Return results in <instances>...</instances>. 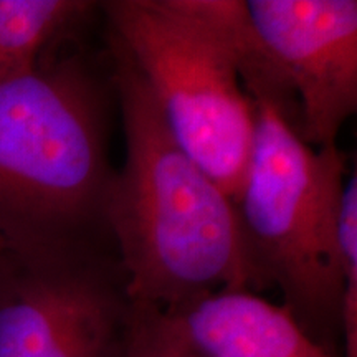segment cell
Returning <instances> with one entry per match:
<instances>
[{
    "label": "cell",
    "mask_w": 357,
    "mask_h": 357,
    "mask_svg": "<svg viewBox=\"0 0 357 357\" xmlns=\"http://www.w3.org/2000/svg\"><path fill=\"white\" fill-rule=\"evenodd\" d=\"M109 47L126 160L105 220L129 298L176 311L223 289L255 291L234 200L177 144L121 45L111 37Z\"/></svg>",
    "instance_id": "cell-1"
},
{
    "label": "cell",
    "mask_w": 357,
    "mask_h": 357,
    "mask_svg": "<svg viewBox=\"0 0 357 357\" xmlns=\"http://www.w3.org/2000/svg\"><path fill=\"white\" fill-rule=\"evenodd\" d=\"M0 83L2 247L109 236L108 89L82 53Z\"/></svg>",
    "instance_id": "cell-2"
},
{
    "label": "cell",
    "mask_w": 357,
    "mask_h": 357,
    "mask_svg": "<svg viewBox=\"0 0 357 357\" xmlns=\"http://www.w3.org/2000/svg\"><path fill=\"white\" fill-rule=\"evenodd\" d=\"M255 105L252 154L234 200L257 289L278 288L284 310L342 357L339 225L347 155L312 147L271 106Z\"/></svg>",
    "instance_id": "cell-3"
},
{
    "label": "cell",
    "mask_w": 357,
    "mask_h": 357,
    "mask_svg": "<svg viewBox=\"0 0 357 357\" xmlns=\"http://www.w3.org/2000/svg\"><path fill=\"white\" fill-rule=\"evenodd\" d=\"M177 144L231 200L247 172L255 105L212 0L100 3Z\"/></svg>",
    "instance_id": "cell-4"
},
{
    "label": "cell",
    "mask_w": 357,
    "mask_h": 357,
    "mask_svg": "<svg viewBox=\"0 0 357 357\" xmlns=\"http://www.w3.org/2000/svg\"><path fill=\"white\" fill-rule=\"evenodd\" d=\"M109 236L0 250V357H124L132 301Z\"/></svg>",
    "instance_id": "cell-5"
},
{
    "label": "cell",
    "mask_w": 357,
    "mask_h": 357,
    "mask_svg": "<svg viewBox=\"0 0 357 357\" xmlns=\"http://www.w3.org/2000/svg\"><path fill=\"white\" fill-rule=\"evenodd\" d=\"M250 25L300 106V137L337 146L357 109L356 0H245Z\"/></svg>",
    "instance_id": "cell-6"
},
{
    "label": "cell",
    "mask_w": 357,
    "mask_h": 357,
    "mask_svg": "<svg viewBox=\"0 0 357 357\" xmlns=\"http://www.w3.org/2000/svg\"><path fill=\"white\" fill-rule=\"evenodd\" d=\"M166 312L204 357H334L288 310L250 289H223Z\"/></svg>",
    "instance_id": "cell-7"
},
{
    "label": "cell",
    "mask_w": 357,
    "mask_h": 357,
    "mask_svg": "<svg viewBox=\"0 0 357 357\" xmlns=\"http://www.w3.org/2000/svg\"><path fill=\"white\" fill-rule=\"evenodd\" d=\"M96 7L84 0H0V83L32 70Z\"/></svg>",
    "instance_id": "cell-8"
},
{
    "label": "cell",
    "mask_w": 357,
    "mask_h": 357,
    "mask_svg": "<svg viewBox=\"0 0 357 357\" xmlns=\"http://www.w3.org/2000/svg\"><path fill=\"white\" fill-rule=\"evenodd\" d=\"M342 263V357H357V174L347 176L339 225Z\"/></svg>",
    "instance_id": "cell-9"
},
{
    "label": "cell",
    "mask_w": 357,
    "mask_h": 357,
    "mask_svg": "<svg viewBox=\"0 0 357 357\" xmlns=\"http://www.w3.org/2000/svg\"><path fill=\"white\" fill-rule=\"evenodd\" d=\"M124 357H204L187 341L169 312L132 303Z\"/></svg>",
    "instance_id": "cell-10"
},
{
    "label": "cell",
    "mask_w": 357,
    "mask_h": 357,
    "mask_svg": "<svg viewBox=\"0 0 357 357\" xmlns=\"http://www.w3.org/2000/svg\"><path fill=\"white\" fill-rule=\"evenodd\" d=\"M0 250H2V243H0Z\"/></svg>",
    "instance_id": "cell-11"
}]
</instances>
